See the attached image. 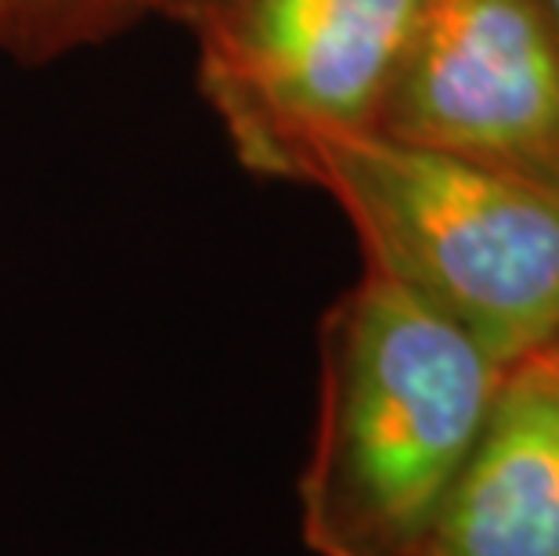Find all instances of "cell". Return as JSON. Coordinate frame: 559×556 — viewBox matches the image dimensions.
<instances>
[{
	"mask_svg": "<svg viewBox=\"0 0 559 556\" xmlns=\"http://www.w3.org/2000/svg\"><path fill=\"white\" fill-rule=\"evenodd\" d=\"M412 556H559V354L516 358Z\"/></svg>",
	"mask_w": 559,
	"mask_h": 556,
	"instance_id": "5b68a950",
	"label": "cell"
},
{
	"mask_svg": "<svg viewBox=\"0 0 559 556\" xmlns=\"http://www.w3.org/2000/svg\"><path fill=\"white\" fill-rule=\"evenodd\" d=\"M509 365L365 268L321 329V398L296 481L314 556H412L473 452Z\"/></svg>",
	"mask_w": 559,
	"mask_h": 556,
	"instance_id": "6da1fadb",
	"label": "cell"
},
{
	"mask_svg": "<svg viewBox=\"0 0 559 556\" xmlns=\"http://www.w3.org/2000/svg\"><path fill=\"white\" fill-rule=\"evenodd\" d=\"M376 127L559 192V37L542 0H423Z\"/></svg>",
	"mask_w": 559,
	"mask_h": 556,
	"instance_id": "277c9868",
	"label": "cell"
},
{
	"mask_svg": "<svg viewBox=\"0 0 559 556\" xmlns=\"http://www.w3.org/2000/svg\"><path fill=\"white\" fill-rule=\"evenodd\" d=\"M542 8H545V15H549V22H552L556 37H559V0H542Z\"/></svg>",
	"mask_w": 559,
	"mask_h": 556,
	"instance_id": "52a82bcc",
	"label": "cell"
},
{
	"mask_svg": "<svg viewBox=\"0 0 559 556\" xmlns=\"http://www.w3.org/2000/svg\"><path fill=\"white\" fill-rule=\"evenodd\" d=\"M552 347H556V354H559V336H556V343H552Z\"/></svg>",
	"mask_w": 559,
	"mask_h": 556,
	"instance_id": "ba28073f",
	"label": "cell"
},
{
	"mask_svg": "<svg viewBox=\"0 0 559 556\" xmlns=\"http://www.w3.org/2000/svg\"><path fill=\"white\" fill-rule=\"evenodd\" d=\"M423 0H221L202 84L249 167L296 174L318 138L372 130Z\"/></svg>",
	"mask_w": 559,
	"mask_h": 556,
	"instance_id": "3957f363",
	"label": "cell"
},
{
	"mask_svg": "<svg viewBox=\"0 0 559 556\" xmlns=\"http://www.w3.org/2000/svg\"><path fill=\"white\" fill-rule=\"evenodd\" d=\"M350 217L379 275L513 365L559 336V192L527 177L354 130L311 141L296 174Z\"/></svg>",
	"mask_w": 559,
	"mask_h": 556,
	"instance_id": "7a4b0ae2",
	"label": "cell"
},
{
	"mask_svg": "<svg viewBox=\"0 0 559 556\" xmlns=\"http://www.w3.org/2000/svg\"><path fill=\"white\" fill-rule=\"evenodd\" d=\"M166 0H0V40L19 47H58L91 29L116 26Z\"/></svg>",
	"mask_w": 559,
	"mask_h": 556,
	"instance_id": "8992f818",
	"label": "cell"
}]
</instances>
